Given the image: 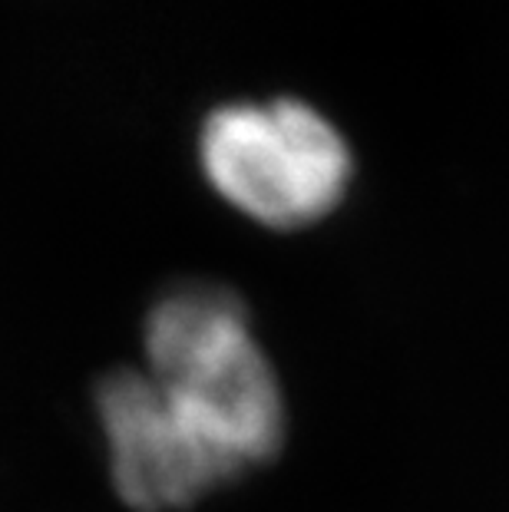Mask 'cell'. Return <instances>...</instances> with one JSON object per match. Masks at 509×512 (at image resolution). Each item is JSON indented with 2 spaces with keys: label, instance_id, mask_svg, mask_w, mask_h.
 <instances>
[{
  "label": "cell",
  "instance_id": "6da1fadb",
  "mask_svg": "<svg viewBox=\"0 0 509 512\" xmlns=\"http://www.w3.org/2000/svg\"><path fill=\"white\" fill-rule=\"evenodd\" d=\"M143 344L162 403L232 483L281 450L285 400L232 288H166L146 314Z\"/></svg>",
  "mask_w": 509,
  "mask_h": 512
},
{
  "label": "cell",
  "instance_id": "7a4b0ae2",
  "mask_svg": "<svg viewBox=\"0 0 509 512\" xmlns=\"http://www.w3.org/2000/svg\"><path fill=\"white\" fill-rule=\"evenodd\" d=\"M199 159L225 202L272 228L324 219L351 182L348 143L298 100L219 106L202 126Z\"/></svg>",
  "mask_w": 509,
  "mask_h": 512
},
{
  "label": "cell",
  "instance_id": "3957f363",
  "mask_svg": "<svg viewBox=\"0 0 509 512\" xmlns=\"http://www.w3.org/2000/svg\"><path fill=\"white\" fill-rule=\"evenodd\" d=\"M116 496L136 512H176L229 486L232 476L186 433L139 370H113L96 387Z\"/></svg>",
  "mask_w": 509,
  "mask_h": 512
}]
</instances>
